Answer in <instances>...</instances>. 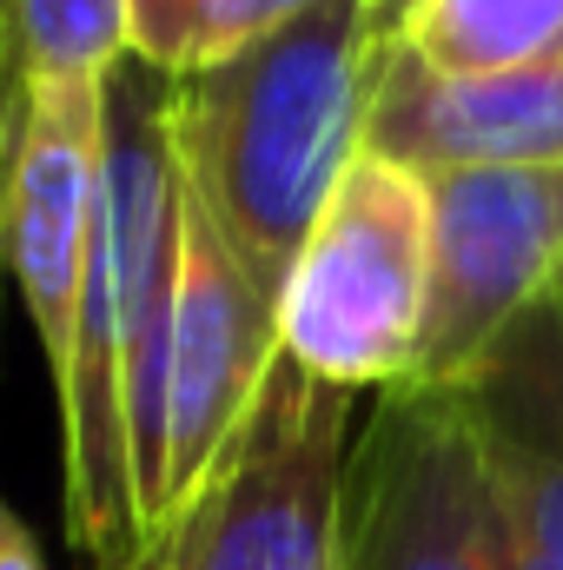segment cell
Returning <instances> with one entry per match:
<instances>
[{
  "instance_id": "obj_16",
  "label": "cell",
  "mask_w": 563,
  "mask_h": 570,
  "mask_svg": "<svg viewBox=\"0 0 563 570\" xmlns=\"http://www.w3.org/2000/svg\"><path fill=\"white\" fill-rule=\"evenodd\" d=\"M0 570H47V558H40V544H33L27 524H13V531L0 538Z\"/></svg>"
},
{
  "instance_id": "obj_2",
  "label": "cell",
  "mask_w": 563,
  "mask_h": 570,
  "mask_svg": "<svg viewBox=\"0 0 563 570\" xmlns=\"http://www.w3.org/2000/svg\"><path fill=\"white\" fill-rule=\"evenodd\" d=\"M378 47L365 0H325L213 67L172 73L179 186L273 305L345 159L365 146Z\"/></svg>"
},
{
  "instance_id": "obj_3",
  "label": "cell",
  "mask_w": 563,
  "mask_h": 570,
  "mask_svg": "<svg viewBox=\"0 0 563 570\" xmlns=\"http://www.w3.org/2000/svg\"><path fill=\"white\" fill-rule=\"evenodd\" d=\"M431 279V193L412 166L358 146L279 285V358L318 385H405Z\"/></svg>"
},
{
  "instance_id": "obj_7",
  "label": "cell",
  "mask_w": 563,
  "mask_h": 570,
  "mask_svg": "<svg viewBox=\"0 0 563 570\" xmlns=\"http://www.w3.org/2000/svg\"><path fill=\"white\" fill-rule=\"evenodd\" d=\"M431 279L405 385H457L563 285V166L431 173Z\"/></svg>"
},
{
  "instance_id": "obj_18",
  "label": "cell",
  "mask_w": 563,
  "mask_h": 570,
  "mask_svg": "<svg viewBox=\"0 0 563 570\" xmlns=\"http://www.w3.org/2000/svg\"><path fill=\"white\" fill-rule=\"evenodd\" d=\"M13 114H20V94L7 87V73H0V166H7V134H13Z\"/></svg>"
},
{
  "instance_id": "obj_5",
  "label": "cell",
  "mask_w": 563,
  "mask_h": 570,
  "mask_svg": "<svg viewBox=\"0 0 563 570\" xmlns=\"http://www.w3.org/2000/svg\"><path fill=\"white\" fill-rule=\"evenodd\" d=\"M273 365H279V305L246 279V266L226 253V239L179 186V292H172V338H166L146 544L172 538V524L206 498Z\"/></svg>"
},
{
  "instance_id": "obj_21",
  "label": "cell",
  "mask_w": 563,
  "mask_h": 570,
  "mask_svg": "<svg viewBox=\"0 0 563 570\" xmlns=\"http://www.w3.org/2000/svg\"><path fill=\"white\" fill-rule=\"evenodd\" d=\"M557 292H563V285H557Z\"/></svg>"
},
{
  "instance_id": "obj_17",
  "label": "cell",
  "mask_w": 563,
  "mask_h": 570,
  "mask_svg": "<svg viewBox=\"0 0 563 570\" xmlns=\"http://www.w3.org/2000/svg\"><path fill=\"white\" fill-rule=\"evenodd\" d=\"M365 7H372V20H378V33L392 40V33H398V20H405V13H412L418 0H365Z\"/></svg>"
},
{
  "instance_id": "obj_12",
  "label": "cell",
  "mask_w": 563,
  "mask_h": 570,
  "mask_svg": "<svg viewBox=\"0 0 563 570\" xmlns=\"http://www.w3.org/2000/svg\"><path fill=\"white\" fill-rule=\"evenodd\" d=\"M127 60V0H0V73L7 87L107 80Z\"/></svg>"
},
{
  "instance_id": "obj_8",
  "label": "cell",
  "mask_w": 563,
  "mask_h": 570,
  "mask_svg": "<svg viewBox=\"0 0 563 570\" xmlns=\"http://www.w3.org/2000/svg\"><path fill=\"white\" fill-rule=\"evenodd\" d=\"M93 179H100V80L20 87V114L0 166V273H13V292L40 332L53 379L67 365L87 273Z\"/></svg>"
},
{
  "instance_id": "obj_6",
  "label": "cell",
  "mask_w": 563,
  "mask_h": 570,
  "mask_svg": "<svg viewBox=\"0 0 563 570\" xmlns=\"http://www.w3.org/2000/svg\"><path fill=\"white\" fill-rule=\"evenodd\" d=\"M352 392L273 365L233 458L172 524L179 570H338Z\"/></svg>"
},
{
  "instance_id": "obj_19",
  "label": "cell",
  "mask_w": 563,
  "mask_h": 570,
  "mask_svg": "<svg viewBox=\"0 0 563 570\" xmlns=\"http://www.w3.org/2000/svg\"><path fill=\"white\" fill-rule=\"evenodd\" d=\"M127 570H179V564H172V538H159V544L146 551L140 564H127Z\"/></svg>"
},
{
  "instance_id": "obj_15",
  "label": "cell",
  "mask_w": 563,
  "mask_h": 570,
  "mask_svg": "<svg viewBox=\"0 0 563 570\" xmlns=\"http://www.w3.org/2000/svg\"><path fill=\"white\" fill-rule=\"evenodd\" d=\"M199 13H206V0H127V53L159 73H186Z\"/></svg>"
},
{
  "instance_id": "obj_13",
  "label": "cell",
  "mask_w": 563,
  "mask_h": 570,
  "mask_svg": "<svg viewBox=\"0 0 563 570\" xmlns=\"http://www.w3.org/2000/svg\"><path fill=\"white\" fill-rule=\"evenodd\" d=\"M504 511H511V538L544 558L551 570H563V451H531V444H497L484 438Z\"/></svg>"
},
{
  "instance_id": "obj_10",
  "label": "cell",
  "mask_w": 563,
  "mask_h": 570,
  "mask_svg": "<svg viewBox=\"0 0 563 570\" xmlns=\"http://www.w3.org/2000/svg\"><path fill=\"white\" fill-rule=\"evenodd\" d=\"M484 438L563 451V292L524 312L457 385H444Z\"/></svg>"
},
{
  "instance_id": "obj_14",
  "label": "cell",
  "mask_w": 563,
  "mask_h": 570,
  "mask_svg": "<svg viewBox=\"0 0 563 570\" xmlns=\"http://www.w3.org/2000/svg\"><path fill=\"white\" fill-rule=\"evenodd\" d=\"M312 7H325V0H206L199 40H192V67H213V60H226V53H239V47L279 33L285 20H298V13H312ZM192 67H186V73H192Z\"/></svg>"
},
{
  "instance_id": "obj_4",
  "label": "cell",
  "mask_w": 563,
  "mask_h": 570,
  "mask_svg": "<svg viewBox=\"0 0 563 570\" xmlns=\"http://www.w3.org/2000/svg\"><path fill=\"white\" fill-rule=\"evenodd\" d=\"M338 570H511L484 431L444 385H392L345 451Z\"/></svg>"
},
{
  "instance_id": "obj_20",
  "label": "cell",
  "mask_w": 563,
  "mask_h": 570,
  "mask_svg": "<svg viewBox=\"0 0 563 570\" xmlns=\"http://www.w3.org/2000/svg\"><path fill=\"white\" fill-rule=\"evenodd\" d=\"M13 524H20V518H13V511H7V504H0V538H7V531H13Z\"/></svg>"
},
{
  "instance_id": "obj_11",
  "label": "cell",
  "mask_w": 563,
  "mask_h": 570,
  "mask_svg": "<svg viewBox=\"0 0 563 570\" xmlns=\"http://www.w3.org/2000/svg\"><path fill=\"white\" fill-rule=\"evenodd\" d=\"M392 40L444 80L517 73L563 60V0H418Z\"/></svg>"
},
{
  "instance_id": "obj_1",
  "label": "cell",
  "mask_w": 563,
  "mask_h": 570,
  "mask_svg": "<svg viewBox=\"0 0 563 570\" xmlns=\"http://www.w3.org/2000/svg\"><path fill=\"white\" fill-rule=\"evenodd\" d=\"M172 73L113 60L100 80V179L60 392L67 524L93 570L146 551V491L159 464V392L179 292V159L166 134Z\"/></svg>"
},
{
  "instance_id": "obj_9",
  "label": "cell",
  "mask_w": 563,
  "mask_h": 570,
  "mask_svg": "<svg viewBox=\"0 0 563 570\" xmlns=\"http://www.w3.org/2000/svg\"><path fill=\"white\" fill-rule=\"evenodd\" d=\"M365 146L431 173H477V166H563V60L444 80L385 40L365 107Z\"/></svg>"
}]
</instances>
